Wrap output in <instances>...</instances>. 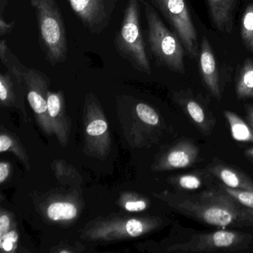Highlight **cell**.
Here are the masks:
<instances>
[{
	"label": "cell",
	"mask_w": 253,
	"mask_h": 253,
	"mask_svg": "<svg viewBox=\"0 0 253 253\" xmlns=\"http://www.w3.org/2000/svg\"><path fill=\"white\" fill-rule=\"evenodd\" d=\"M36 11L40 44L51 66L67 59L68 41L61 11L56 0H31Z\"/></svg>",
	"instance_id": "obj_2"
},
{
	"label": "cell",
	"mask_w": 253,
	"mask_h": 253,
	"mask_svg": "<svg viewBox=\"0 0 253 253\" xmlns=\"http://www.w3.org/2000/svg\"><path fill=\"white\" fill-rule=\"evenodd\" d=\"M241 37L246 45L253 39V3L249 5L243 16Z\"/></svg>",
	"instance_id": "obj_18"
},
{
	"label": "cell",
	"mask_w": 253,
	"mask_h": 253,
	"mask_svg": "<svg viewBox=\"0 0 253 253\" xmlns=\"http://www.w3.org/2000/svg\"><path fill=\"white\" fill-rule=\"evenodd\" d=\"M15 26V21L11 22V23H6L4 20L2 16L0 17V36L2 37L4 35H8L12 32Z\"/></svg>",
	"instance_id": "obj_24"
},
{
	"label": "cell",
	"mask_w": 253,
	"mask_h": 253,
	"mask_svg": "<svg viewBox=\"0 0 253 253\" xmlns=\"http://www.w3.org/2000/svg\"><path fill=\"white\" fill-rule=\"evenodd\" d=\"M77 209L69 203H54L48 209V215L51 220H71L76 217Z\"/></svg>",
	"instance_id": "obj_17"
},
{
	"label": "cell",
	"mask_w": 253,
	"mask_h": 253,
	"mask_svg": "<svg viewBox=\"0 0 253 253\" xmlns=\"http://www.w3.org/2000/svg\"><path fill=\"white\" fill-rule=\"evenodd\" d=\"M199 153V147L192 140H182L169 152L164 166L171 169L187 168L196 162Z\"/></svg>",
	"instance_id": "obj_11"
},
{
	"label": "cell",
	"mask_w": 253,
	"mask_h": 253,
	"mask_svg": "<svg viewBox=\"0 0 253 253\" xmlns=\"http://www.w3.org/2000/svg\"><path fill=\"white\" fill-rule=\"evenodd\" d=\"M171 205L186 217L217 227H253V210L244 207L219 186L194 195L180 194Z\"/></svg>",
	"instance_id": "obj_1"
},
{
	"label": "cell",
	"mask_w": 253,
	"mask_h": 253,
	"mask_svg": "<svg viewBox=\"0 0 253 253\" xmlns=\"http://www.w3.org/2000/svg\"><path fill=\"white\" fill-rule=\"evenodd\" d=\"M126 229L128 235L132 237H137L141 235L143 231V226L141 222L135 219H131L127 222Z\"/></svg>",
	"instance_id": "obj_23"
},
{
	"label": "cell",
	"mask_w": 253,
	"mask_h": 253,
	"mask_svg": "<svg viewBox=\"0 0 253 253\" xmlns=\"http://www.w3.org/2000/svg\"><path fill=\"white\" fill-rule=\"evenodd\" d=\"M224 116L230 126L234 140L239 142L253 143V129L234 112L225 111Z\"/></svg>",
	"instance_id": "obj_13"
},
{
	"label": "cell",
	"mask_w": 253,
	"mask_h": 253,
	"mask_svg": "<svg viewBox=\"0 0 253 253\" xmlns=\"http://www.w3.org/2000/svg\"><path fill=\"white\" fill-rule=\"evenodd\" d=\"M8 167L6 164H0V183H3L8 175Z\"/></svg>",
	"instance_id": "obj_29"
},
{
	"label": "cell",
	"mask_w": 253,
	"mask_h": 253,
	"mask_svg": "<svg viewBox=\"0 0 253 253\" xmlns=\"http://www.w3.org/2000/svg\"><path fill=\"white\" fill-rule=\"evenodd\" d=\"M47 103H48V114L51 118L57 116L60 112L61 108V97L60 94L48 93L47 94Z\"/></svg>",
	"instance_id": "obj_20"
},
{
	"label": "cell",
	"mask_w": 253,
	"mask_h": 253,
	"mask_svg": "<svg viewBox=\"0 0 253 253\" xmlns=\"http://www.w3.org/2000/svg\"><path fill=\"white\" fill-rule=\"evenodd\" d=\"M144 7L148 26L147 41L157 61L170 70L183 73V48L176 35L164 24L156 10L145 0H140Z\"/></svg>",
	"instance_id": "obj_4"
},
{
	"label": "cell",
	"mask_w": 253,
	"mask_h": 253,
	"mask_svg": "<svg viewBox=\"0 0 253 253\" xmlns=\"http://www.w3.org/2000/svg\"><path fill=\"white\" fill-rule=\"evenodd\" d=\"M238 99L253 97V61L247 59L240 72L236 85Z\"/></svg>",
	"instance_id": "obj_15"
},
{
	"label": "cell",
	"mask_w": 253,
	"mask_h": 253,
	"mask_svg": "<svg viewBox=\"0 0 253 253\" xmlns=\"http://www.w3.org/2000/svg\"><path fill=\"white\" fill-rule=\"evenodd\" d=\"M140 0H127L121 29L115 39L117 51L136 70L151 74L140 22Z\"/></svg>",
	"instance_id": "obj_3"
},
{
	"label": "cell",
	"mask_w": 253,
	"mask_h": 253,
	"mask_svg": "<svg viewBox=\"0 0 253 253\" xmlns=\"http://www.w3.org/2000/svg\"><path fill=\"white\" fill-rule=\"evenodd\" d=\"M247 46L249 50L253 52V39L248 44H247Z\"/></svg>",
	"instance_id": "obj_31"
},
{
	"label": "cell",
	"mask_w": 253,
	"mask_h": 253,
	"mask_svg": "<svg viewBox=\"0 0 253 253\" xmlns=\"http://www.w3.org/2000/svg\"><path fill=\"white\" fill-rule=\"evenodd\" d=\"M83 24L94 34L103 32L109 23L104 0H68Z\"/></svg>",
	"instance_id": "obj_7"
},
{
	"label": "cell",
	"mask_w": 253,
	"mask_h": 253,
	"mask_svg": "<svg viewBox=\"0 0 253 253\" xmlns=\"http://www.w3.org/2000/svg\"><path fill=\"white\" fill-rule=\"evenodd\" d=\"M207 2L211 20L217 29L230 33L236 0H207Z\"/></svg>",
	"instance_id": "obj_12"
},
{
	"label": "cell",
	"mask_w": 253,
	"mask_h": 253,
	"mask_svg": "<svg viewBox=\"0 0 253 253\" xmlns=\"http://www.w3.org/2000/svg\"><path fill=\"white\" fill-rule=\"evenodd\" d=\"M125 207L128 211H143L146 209V204L143 201H136V202H127Z\"/></svg>",
	"instance_id": "obj_25"
},
{
	"label": "cell",
	"mask_w": 253,
	"mask_h": 253,
	"mask_svg": "<svg viewBox=\"0 0 253 253\" xmlns=\"http://www.w3.org/2000/svg\"><path fill=\"white\" fill-rule=\"evenodd\" d=\"M10 226V220L7 215H2L0 217V235L3 237L8 232Z\"/></svg>",
	"instance_id": "obj_26"
},
{
	"label": "cell",
	"mask_w": 253,
	"mask_h": 253,
	"mask_svg": "<svg viewBox=\"0 0 253 253\" xmlns=\"http://www.w3.org/2000/svg\"><path fill=\"white\" fill-rule=\"evenodd\" d=\"M200 67L203 79L207 88L214 97L220 99L221 93L215 59L211 46L205 37L203 38L201 43Z\"/></svg>",
	"instance_id": "obj_10"
},
{
	"label": "cell",
	"mask_w": 253,
	"mask_h": 253,
	"mask_svg": "<svg viewBox=\"0 0 253 253\" xmlns=\"http://www.w3.org/2000/svg\"><path fill=\"white\" fill-rule=\"evenodd\" d=\"M139 118L149 125L156 126L159 123V117L153 109L144 104L139 103L136 107Z\"/></svg>",
	"instance_id": "obj_19"
},
{
	"label": "cell",
	"mask_w": 253,
	"mask_h": 253,
	"mask_svg": "<svg viewBox=\"0 0 253 253\" xmlns=\"http://www.w3.org/2000/svg\"><path fill=\"white\" fill-rule=\"evenodd\" d=\"M250 234L233 230H218L192 235L189 241L176 244L172 250L188 253L236 251L246 248L251 242Z\"/></svg>",
	"instance_id": "obj_5"
},
{
	"label": "cell",
	"mask_w": 253,
	"mask_h": 253,
	"mask_svg": "<svg viewBox=\"0 0 253 253\" xmlns=\"http://www.w3.org/2000/svg\"><path fill=\"white\" fill-rule=\"evenodd\" d=\"M12 146V140L6 135L0 137V152H4Z\"/></svg>",
	"instance_id": "obj_27"
},
{
	"label": "cell",
	"mask_w": 253,
	"mask_h": 253,
	"mask_svg": "<svg viewBox=\"0 0 253 253\" xmlns=\"http://www.w3.org/2000/svg\"><path fill=\"white\" fill-rule=\"evenodd\" d=\"M23 81L29 88L28 100L32 109L40 115L45 113L48 109V103L45 98L48 84L45 75L37 69L26 68Z\"/></svg>",
	"instance_id": "obj_8"
},
{
	"label": "cell",
	"mask_w": 253,
	"mask_h": 253,
	"mask_svg": "<svg viewBox=\"0 0 253 253\" xmlns=\"http://www.w3.org/2000/svg\"><path fill=\"white\" fill-rule=\"evenodd\" d=\"M108 125L104 121L97 120L93 121L87 127V133L91 136L101 135L106 132L107 130Z\"/></svg>",
	"instance_id": "obj_21"
},
{
	"label": "cell",
	"mask_w": 253,
	"mask_h": 253,
	"mask_svg": "<svg viewBox=\"0 0 253 253\" xmlns=\"http://www.w3.org/2000/svg\"><path fill=\"white\" fill-rule=\"evenodd\" d=\"M245 155H247L248 158L253 159V147L247 149V150L245 151Z\"/></svg>",
	"instance_id": "obj_30"
},
{
	"label": "cell",
	"mask_w": 253,
	"mask_h": 253,
	"mask_svg": "<svg viewBox=\"0 0 253 253\" xmlns=\"http://www.w3.org/2000/svg\"><path fill=\"white\" fill-rule=\"evenodd\" d=\"M244 108H245L246 113H247L248 124L253 129V104H246Z\"/></svg>",
	"instance_id": "obj_28"
},
{
	"label": "cell",
	"mask_w": 253,
	"mask_h": 253,
	"mask_svg": "<svg viewBox=\"0 0 253 253\" xmlns=\"http://www.w3.org/2000/svg\"><path fill=\"white\" fill-rule=\"evenodd\" d=\"M206 170L227 187L253 192V180L239 170L217 161H213Z\"/></svg>",
	"instance_id": "obj_9"
},
{
	"label": "cell",
	"mask_w": 253,
	"mask_h": 253,
	"mask_svg": "<svg viewBox=\"0 0 253 253\" xmlns=\"http://www.w3.org/2000/svg\"><path fill=\"white\" fill-rule=\"evenodd\" d=\"M211 174L206 170L201 172L189 173L182 174L176 177L174 183L180 189L183 190H196L202 187L205 183L206 178L211 177Z\"/></svg>",
	"instance_id": "obj_16"
},
{
	"label": "cell",
	"mask_w": 253,
	"mask_h": 253,
	"mask_svg": "<svg viewBox=\"0 0 253 253\" xmlns=\"http://www.w3.org/2000/svg\"><path fill=\"white\" fill-rule=\"evenodd\" d=\"M18 239V234L12 231L5 234L0 240V247L5 251H11L13 248V244L17 242Z\"/></svg>",
	"instance_id": "obj_22"
},
{
	"label": "cell",
	"mask_w": 253,
	"mask_h": 253,
	"mask_svg": "<svg viewBox=\"0 0 253 253\" xmlns=\"http://www.w3.org/2000/svg\"><path fill=\"white\" fill-rule=\"evenodd\" d=\"M184 109L198 128L204 133L209 134L212 129L214 123L207 116L204 108L198 102L192 99L184 101Z\"/></svg>",
	"instance_id": "obj_14"
},
{
	"label": "cell",
	"mask_w": 253,
	"mask_h": 253,
	"mask_svg": "<svg viewBox=\"0 0 253 253\" xmlns=\"http://www.w3.org/2000/svg\"><path fill=\"white\" fill-rule=\"evenodd\" d=\"M174 28L192 58L198 57L196 30L185 0H151Z\"/></svg>",
	"instance_id": "obj_6"
}]
</instances>
